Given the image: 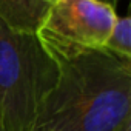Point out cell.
<instances>
[{
	"instance_id": "cell-3",
	"label": "cell",
	"mask_w": 131,
	"mask_h": 131,
	"mask_svg": "<svg viewBox=\"0 0 131 131\" xmlns=\"http://www.w3.org/2000/svg\"><path fill=\"white\" fill-rule=\"evenodd\" d=\"M116 17L105 0H52L34 34L59 63L102 49Z\"/></svg>"
},
{
	"instance_id": "cell-4",
	"label": "cell",
	"mask_w": 131,
	"mask_h": 131,
	"mask_svg": "<svg viewBox=\"0 0 131 131\" xmlns=\"http://www.w3.org/2000/svg\"><path fill=\"white\" fill-rule=\"evenodd\" d=\"M52 0H0V20L8 26L36 32Z\"/></svg>"
},
{
	"instance_id": "cell-5",
	"label": "cell",
	"mask_w": 131,
	"mask_h": 131,
	"mask_svg": "<svg viewBox=\"0 0 131 131\" xmlns=\"http://www.w3.org/2000/svg\"><path fill=\"white\" fill-rule=\"evenodd\" d=\"M105 52L131 63V19L117 16L102 48Z\"/></svg>"
},
{
	"instance_id": "cell-1",
	"label": "cell",
	"mask_w": 131,
	"mask_h": 131,
	"mask_svg": "<svg viewBox=\"0 0 131 131\" xmlns=\"http://www.w3.org/2000/svg\"><path fill=\"white\" fill-rule=\"evenodd\" d=\"M57 65L29 131H131V63L99 49Z\"/></svg>"
},
{
	"instance_id": "cell-6",
	"label": "cell",
	"mask_w": 131,
	"mask_h": 131,
	"mask_svg": "<svg viewBox=\"0 0 131 131\" xmlns=\"http://www.w3.org/2000/svg\"><path fill=\"white\" fill-rule=\"evenodd\" d=\"M110 3H113V5H114V3H116V0H110Z\"/></svg>"
},
{
	"instance_id": "cell-8",
	"label": "cell",
	"mask_w": 131,
	"mask_h": 131,
	"mask_svg": "<svg viewBox=\"0 0 131 131\" xmlns=\"http://www.w3.org/2000/svg\"><path fill=\"white\" fill-rule=\"evenodd\" d=\"M0 131H2V129H0Z\"/></svg>"
},
{
	"instance_id": "cell-2",
	"label": "cell",
	"mask_w": 131,
	"mask_h": 131,
	"mask_svg": "<svg viewBox=\"0 0 131 131\" xmlns=\"http://www.w3.org/2000/svg\"><path fill=\"white\" fill-rule=\"evenodd\" d=\"M59 79V65L34 32L0 20V129L29 131Z\"/></svg>"
},
{
	"instance_id": "cell-7",
	"label": "cell",
	"mask_w": 131,
	"mask_h": 131,
	"mask_svg": "<svg viewBox=\"0 0 131 131\" xmlns=\"http://www.w3.org/2000/svg\"><path fill=\"white\" fill-rule=\"evenodd\" d=\"M105 2H108V3H110V0H105ZM111 5H113V3H111Z\"/></svg>"
}]
</instances>
